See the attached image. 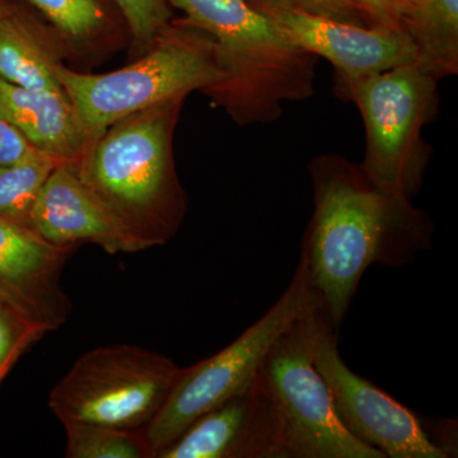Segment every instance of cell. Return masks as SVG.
I'll return each mask as SVG.
<instances>
[{
	"mask_svg": "<svg viewBox=\"0 0 458 458\" xmlns=\"http://www.w3.org/2000/svg\"><path fill=\"white\" fill-rule=\"evenodd\" d=\"M5 2H7V0H0V9L3 8V5L5 4Z\"/></svg>",
	"mask_w": 458,
	"mask_h": 458,
	"instance_id": "d4e9b609",
	"label": "cell"
},
{
	"mask_svg": "<svg viewBox=\"0 0 458 458\" xmlns=\"http://www.w3.org/2000/svg\"><path fill=\"white\" fill-rule=\"evenodd\" d=\"M438 82L414 63L335 89L363 119L364 172L382 189L411 200L423 186L433 153L423 129L438 114Z\"/></svg>",
	"mask_w": 458,
	"mask_h": 458,
	"instance_id": "5b68a950",
	"label": "cell"
},
{
	"mask_svg": "<svg viewBox=\"0 0 458 458\" xmlns=\"http://www.w3.org/2000/svg\"><path fill=\"white\" fill-rule=\"evenodd\" d=\"M57 165H62L38 150L14 164L0 165V218L31 228L33 205Z\"/></svg>",
	"mask_w": 458,
	"mask_h": 458,
	"instance_id": "ac0fdd59",
	"label": "cell"
},
{
	"mask_svg": "<svg viewBox=\"0 0 458 458\" xmlns=\"http://www.w3.org/2000/svg\"><path fill=\"white\" fill-rule=\"evenodd\" d=\"M369 14L373 26H399L394 16V0H357Z\"/></svg>",
	"mask_w": 458,
	"mask_h": 458,
	"instance_id": "cb8c5ba5",
	"label": "cell"
},
{
	"mask_svg": "<svg viewBox=\"0 0 458 458\" xmlns=\"http://www.w3.org/2000/svg\"><path fill=\"white\" fill-rule=\"evenodd\" d=\"M68 54L44 18L9 3L0 9V78L33 89L63 90L56 68Z\"/></svg>",
	"mask_w": 458,
	"mask_h": 458,
	"instance_id": "2e32d148",
	"label": "cell"
},
{
	"mask_svg": "<svg viewBox=\"0 0 458 458\" xmlns=\"http://www.w3.org/2000/svg\"><path fill=\"white\" fill-rule=\"evenodd\" d=\"M56 75L92 140L128 114L205 93L225 78L212 35L183 17L172 18L152 47L123 68L93 74L62 64Z\"/></svg>",
	"mask_w": 458,
	"mask_h": 458,
	"instance_id": "277c9868",
	"label": "cell"
},
{
	"mask_svg": "<svg viewBox=\"0 0 458 458\" xmlns=\"http://www.w3.org/2000/svg\"><path fill=\"white\" fill-rule=\"evenodd\" d=\"M0 119L38 152L73 170L93 141L64 89H26L0 78Z\"/></svg>",
	"mask_w": 458,
	"mask_h": 458,
	"instance_id": "5bb4252c",
	"label": "cell"
},
{
	"mask_svg": "<svg viewBox=\"0 0 458 458\" xmlns=\"http://www.w3.org/2000/svg\"><path fill=\"white\" fill-rule=\"evenodd\" d=\"M77 247H57L33 229L0 218V297L45 333L68 321L73 304L62 286Z\"/></svg>",
	"mask_w": 458,
	"mask_h": 458,
	"instance_id": "30bf717a",
	"label": "cell"
},
{
	"mask_svg": "<svg viewBox=\"0 0 458 458\" xmlns=\"http://www.w3.org/2000/svg\"><path fill=\"white\" fill-rule=\"evenodd\" d=\"M180 367L135 345L93 349L51 391L49 408L62 424L146 429L164 406Z\"/></svg>",
	"mask_w": 458,
	"mask_h": 458,
	"instance_id": "ba28073f",
	"label": "cell"
},
{
	"mask_svg": "<svg viewBox=\"0 0 458 458\" xmlns=\"http://www.w3.org/2000/svg\"><path fill=\"white\" fill-rule=\"evenodd\" d=\"M185 99H170L111 123L74 170L143 250L176 236L188 214L189 195L174 156Z\"/></svg>",
	"mask_w": 458,
	"mask_h": 458,
	"instance_id": "7a4b0ae2",
	"label": "cell"
},
{
	"mask_svg": "<svg viewBox=\"0 0 458 458\" xmlns=\"http://www.w3.org/2000/svg\"><path fill=\"white\" fill-rule=\"evenodd\" d=\"M156 458H278L273 412L258 377L195 419Z\"/></svg>",
	"mask_w": 458,
	"mask_h": 458,
	"instance_id": "7c38bea8",
	"label": "cell"
},
{
	"mask_svg": "<svg viewBox=\"0 0 458 458\" xmlns=\"http://www.w3.org/2000/svg\"><path fill=\"white\" fill-rule=\"evenodd\" d=\"M309 172L313 213L300 261L339 330L370 265L414 261L432 245L434 225L411 199L382 189L360 165L337 153L313 157Z\"/></svg>",
	"mask_w": 458,
	"mask_h": 458,
	"instance_id": "6da1fadb",
	"label": "cell"
},
{
	"mask_svg": "<svg viewBox=\"0 0 458 458\" xmlns=\"http://www.w3.org/2000/svg\"><path fill=\"white\" fill-rule=\"evenodd\" d=\"M246 3L264 14L294 12L351 25L373 26L357 0H246Z\"/></svg>",
	"mask_w": 458,
	"mask_h": 458,
	"instance_id": "44dd1931",
	"label": "cell"
},
{
	"mask_svg": "<svg viewBox=\"0 0 458 458\" xmlns=\"http://www.w3.org/2000/svg\"><path fill=\"white\" fill-rule=\"evenodd\" d=\"M131 32V57L143 55L174 18L168 0H113Z\"/></svg>",
	"mask_w": 458,
	"mask_h": 458,
	"instance_id": "ffe728a7",
	"label": "cell"
},
{
	"mask_svg": "<svg viewBox=\"0 0 458 458\" xmlns=\"http://www.w3.org/2000/svg\"><path fill=\"white\" fill-rule=\"evenodd\" d=\"M318 302L302 261H298L293 278L269 311L221 352L181 369L164 406L144 429L152 458L195 419L246 390L274 343Z\"/></svg>",
	"mask_w": 458,
	"mask_h": 458,
	"instance_id": "52a82bcc",
	"label": "cell"
},
{
	"mask_svg": "<svg viewBox=\"0 0 458 458\" xmlns=\"http://www.w3.org/2000/svg\"><path fill=\"white\" fill-rule=\"evenodd\" d=\"M267 16L295 45L334 65L335 89L417 63V49L400 26H357L294 12Z\"/></svg>",
	"mask_w": 458,
	"mask_h": 458,
	"instance_id": "8fae6325",
	"label": "cell"
},
{
	"mask_svg": "<svg viewBox=\"0 0 458 458\" xmlns=\"http://www.w3.org/2000/svg\"><path fill=\"white\" fill-rule=\"evenodd\" d=\"M31 229L57 247L90 242L107 254L144 251L126 234L73 168L57 165L42 186L30 219Z\"/></svg>",
	"mask_w": 458,
	"mask_h": 458,
	"instance_id": "4fadbf2b",
	"label": "cell"
},
{
	"mask_svg": "<svg viewBox=\"0 0 458 458\" xmlns=\"http://www.w3.org/2000/svg\"><path fill=\"white\" fill-rule=\"evenodd\" d=\"M47 335L0 297V386L26 351Z\"/></svg>",
	"mask_w": 458,
	"mask_h": 458,
	"instance_id": "7402d4cb",
	"label": "cell"
},
{
	"mask_svg": "<svg viewBox=\"0 0 458 458\" xmlns=\"http://www.w3.org/2000/svg\"><path fill=\"white\" fill-rule=\"evenodd\" d=\"M324 312L319 302L307 310L274 343L258 375L276 423L278 458H385L343 426L313 363V335Z\"/></svg>",
	"mask_w": 458,
	"mask_h": 458,
	"instance_id": "8992f818",
	"label": "cell"
},
{
	"mask_svg": "<svg viewBox=\"0 0 458 458\" xmlns=\"http://www.w3.org/2000/svg\"><path fill=\"white\" fill-rule=\"evenodd\" d=\"M62 38L82 72L131 47L128 25L113 0H26Z\"/></svg>",
	"mask_w": 458,
	"mask_h": 458,
	"instance_id": "9a60e30c",
	"label": "cell"
},
{
	"mask_svg": "<svg viewBox=\"0 0 458 458\" xmlns=\"http://www.w3.org/2000/svg\"><path fill=\"white\" fill-rule=\"evenodd\" d=\"M397 23L417 49V64L437 80L458 74V0H394Z\"/></svg>",
	"mask_w": 458,
	"mask_h": 458,
	"instance_id": "e0dca14e",
	"label": "cell"
},
{
	"mask_svg": "<svg viewBox=\"0 0 458 458\" xmlns=\"http://www.w3.org/2000/svg\"><path fill=\"white\" fill-rule=\"evenodd\" d=\"M313 363L324 377L337 417L355 438L385 458H447L451 452L430 438L408 408L346 366L337 346V328L327 311L312 340Z\"/></svg>",
	"mask_w": 458,
	"mask_h": 458,
	"instance_id": "9c48e42d",
	"label": "cell"
},
{
	"mask_svg": "<svg viewBox=\"0 0 458 458\" xmlns=\"http://www.w3.org/2000/svg\"><path fill=\"white\" fill-rule=\"evenodd\" d=\"M31 146L4 120L0 119V165L14 164L35 152Z\"/></svg>",
	"mask_w": 458,
	"mask_h": 458,
	"instance_id": "603a6c76",
	"label": "cell"
},
{
	"mask_svg": "<svg viewBox=\"0 0 458 458\" xmlns=\"http://www.w3.org/2000/svg\"><path fill=\"white\" fill-rule=\"evenodd\" d=\"M63 426L66 432V458H152L144 429L80 421Z\"/></svg>",
	"mask_w": 458,
	"mask_h": 458,
	"instance_id": "d6986e66",
	"label": "cell"
},
{
	"mask_svg": "<svg viewBox=\"0 0 458 458\" xmlns=\"http://www.w3.org/2000/svg\"><path fill=\"white\" fill-rule=\"evenodd\" d=\"M183 20L212 35L223 81L203 95L237 125H267L283 104L315 95L318 56L295 45L246 0H168Z\"/></svg>",
	"mask_w": 458,
	"mask_h": 458,
	"instance_id": "3957f363",
	"label": "cell"
}]
</instances>
